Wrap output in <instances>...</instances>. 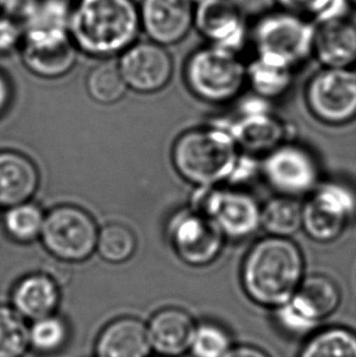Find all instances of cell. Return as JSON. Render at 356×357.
Wrapping results in <instances>:
<instances>
[{
  "label": "cell",
  "instance_id": "6da1fadb",
  "mask_svg": "<svg viewBox=\"0 0 356 357\" xmlns=\"http://www.w3.org/2000/svg\"><path fill=\"white\" fill-rule=\"evenodd\" d=\"M305 278L303 251L290 238L267 236L253 244L241 266V284L254 304L277 309Z\"/></svg>",
  "mask_w": 356,
  "mask_h": 357
},
{
  "label": "cell",
  "instance_id": "7a4b0ae2",
  "mask_svg": "<svg viewBox=\"0 0 356 357\" xmlns=\"http://www.w3.org/2000/svg\"><path fill=\"white\" fill-rule=\"evenodd\" d=\"M140 31L135 0H73L68 34L77 50L110 59L135 43Z\"/></svg>",
  "mask_w": 356,
  "mask_h": 357
},
{
  "label": "cell",
  "instance_id": "3957f363",
  "mask_svg": "<svg viewBox=\"0 0 356 357\" xmlns=\"http://www.w3.org/2000/svg\"><path fill=\"white\" fill-rule=\"evenodd\" d=\"M239 156L232 135L216 123L184 132L171 151L175 169L195 188L228 183Z\"/></svg>",
  "mask_w": 356,
  "mask_h": 357
},
{
  "label": "cell",
  "instance_id": "277c9868",
  "mask_svg": "<svg viewBox=\"0 0 356 357\" xmlns=\"http://www.w3.org/2000/svg\"><path fill=\"white\" fill-rule=\"evenodd\" d=\"M316 24L284 10L261 15L251 29L256 58L293 71L313 55Z\"/></svg>",
  "mask_w": 356,
  "mask_h": 357
},
{
  "label": "cell",
  "instance_id": "5b68a950",
  "mask_svg": "<svg viewBox=\"0 0 356 357\" xmlns=\"http://www.w3.org/2000/svg\"><path fill=\"white\" fill-rule=\"evenodd\" d=\"M184 79L189 91L202 102L226 104L246 86V65L238 54L209 44L188 58Z\"/></svg>",
  "mask_w": 356,
  "mask_h": 357
},
{
  "label": "cell",
  "instance_id": "8992f818",
  "mask_svg": "<svg viewBox=\"0 0 356 357\" xmlns=\"http://www.w3.org/2000/svg\"><path fill=\"white\" fill-rule=\"evenodd\" d=\"M191 208L212 220L226 239L242 241L261 228V205L242 189L197 188Z\"/></svg>",
  "mask_w": 356,
  "mask_h": 357
},
{
  "label": "cell",
  "instance_id": "52a82bcc",
  "mask_svg": "<svg viewBox=\"0 0 356 357\" xmlns=\"http://www.w3.org/2000/svg\"><path fill=\"white\" fill-rule=\"evenodd\" d=\"M99 229L94 218L75 205H60L45 213L40 241L45 250L64 262H83L96 249Z\"/></svg>",
  "mask_w": 356,
  "mask_h": 357
},
{
  "label": "cell",
  "instance_id": "ba28073f",
  "mask_svg": "<svg viewBox=\"0 0 356 357\" xmlns=\"http://www.w3.org/2000/svg\"><path fill=\"white\" fill-rule=\"evenodd\" d=\"M356 218V190L343 181L318 184L303 204V229L318 243H331L342 236Z\"/></svg>",
  "mask_w": 356,
  "mask_h": 357
},
{
  "label": "cell",
  "instance_id": "9c48e42d",
  "mask_svg": "<svg viewBox=\"0 0 356 357\" xmlns=\"http://www.w3.org/2000/svg\"><path fill=\"white\" fill-rule=\"evenodd\" d=\"M260 174L279 195L290 198L310 195L321 183L320 165L313 153L288 140L264 155Z\"/></svg>",
  "mask_w": 356,
  "mask_h": 357
},
{
  "label": "cell",
  "instance_id": "30bf717a",
  "mask_svg": "<svg viewBox=\"0 0 356 357\" xmlns=\"http://www.w3.org/2000/svg\"><path fill=\"white\" fill-rule=\"evenodd\" d=\"M166 237L179 260L192 267L214 264L226 241L212 220L191 208L178 210L169 218Z\"/></svg>",
  "mask_w": 356,
  "mask_h": 357
},
{
  "label": "cell",
  "instance_id": "8fae6325",
  "mask_svg": "<svg viewBox=\"0 0 356 357\" xmlns=\"http://www.w3.org/2000/svg\"><path fill=\"white\" fill-rule=\"evenodd\" d=\"M309 110L326 125L342 126L356 120V71L323 68L305 89Z\"/></svg>",
  "mask_w": 356,
  "mask_h": 357
},
{
  "label": "cell",
  "instance_id": "7c38bea8",
  "mask_svg": "<svg viewBox=\"0 0 356 357\" xmlns=\"http://www.w3.org/2000/svg\"><path fill=\"white\" fill-rule=\"evenodd\" d=\"M117 65L127 88L140 94L163 91L174 75L169 52L151 40L135 42L121 54Z\"/></svg>",
  "mask_w": 356,
  "mask_h": 357
},
{
  "label": "cell",
  "instance_id": "4fadbf2b",
  "mask_svg": "<svg viewBox=\"0 0 356 357\" xmlns=\"http://www.w3.org/2000/svg\"><path fill=\"white\" fill-rule=\"evenodd\" d=\"M194 29L212 45L238 54L246 44V20L233 0H202L195 4Z\"/></svg>",
  "mask_w": 356,
  "mask_h": 357
},
{
  "label": "cell",
  "instance_id": "5bb4252c",
  "mask_svg": "<svg viewBox=\"0 0 356 357\" xmlns=\"http://www.w3.org/2000/svg\"><path fill=\"white\" fill-rule=\"evenodd\" d=\"M140 29L163 47L182 42L194 29L193 0H140Z\"/></svg>",
  "mask_w": 356,
  "mask_h": 357
},
{
  "label": "cell",
  "instance_id": "9a60e30c",
  "mask_svg": "<svg viewBox=\"0 0 356 357\" xmlns=\"http://www.w3.org/2000/svg\"><path fill=\"white\" fill-rule=\"evenodd\" d=\"M215 123L228 130L239 150L253 156L266 155L287 142V127L271 112L239 115L236 120Z\"/></svg>",
  "mask_w": 356,
  "mask_h": 357
},
{
  "label": "cell",
  "instance_id": "2e32d148",
  "mask_svg": "<svg viewBox=\"0 0 356 357\" xmlns=\"http://www.w3.org/2000/svg\"><path fill=\"white\" fill-rule=\"evenodd\" d=\"M313 55L326 68H352L356 65V24L348 16L318 22Z\"/></svg>",
  "mask_w": 356,
  "mask_h": 357
},
{
  "label": "cell",
  "instance_id": "e0dca14e",
  "mask_svg": "<svg viewBox=\"0 0 356 357\" xmlns=\"http://www.w3.org/2000/svg\"><path fill=\"white\" fill-rule=\"evenodd\" d=\"M147 326L155 353L159 356L178 357L189 351L197 322L186 310L166 307L158 311Z\"/></svg>",
  "mask_w": 356,
  "mask_h": 357
},
{
  "label": "cell",
  "instance_id": "ac0fdd59",
  "mask_svg": "<svg viewBox=\"0 0 356 357\" xmlns=\"http://www.w3.org/2000/svg\"><path fill=\"white\" fill-rule=\"evenodd\" d=\"M39 182L38 167L29 156L13 150L0 151V208L31 202Z\"/></svg>",
  "mask_w": 356,
  "mask_h": 357
},
{
  "label": "cell",
  "instance_id": "d6986e66",
  "mask_svg": "<svg viewBox=\"0 0 356 357\" xmlns=\"http://www.w3.org/2000/svg\"><path fill=\"white\" fill-rule=\"evenodd\" d=\"M148 326L135 317L115 319L96 339V357H149Z\"/></svg>",
  "mask_w": 356,
  "mask_h": 357
},
{
  "label": "cell",
  "instance_id": "ffe728a7",
  "mask_svg": "<svg viewBox=\"0 0 356 357\" xmlns=\"http://www.w3.org/2000/svg\"><path fill=\"white\" fill-rule=\"evenodd\" d=\"M11 304L24 319L34 322L53 316L60 304L58 283L44 273L26 275L15 285Z\"/></svg>",
  "mask_w": 356,
  "mask_h": 357
},
{
  "label": "cell",
  "instance_id": "44dd1931",
  "mask_svg": "<svg viewBox=\"0 0 356 357\" xmlns=\"http://www.w3.org/2000/svg\"><path fill=\"white\" fill-rule=\"evenodd\" d=\"M71 3L68 0H40L34 14L22 26L24 43L36 45L58 44L70 39Z\"/></svg>",
  "mask_w": 356,
  "mask_h": 357
},
{
  "label": "cell",
  "instance_id": "7402d4cb",
  "mask_svg": "<svg viewBox=\"0 0 356 357\" xmlns=\"http://www.w3.org/2000/svg\"><path fill=\"white\" fill-rule=\"evenodd\" d=\"M290 300L309 317L321 324L337 311L342 301V293L331 277L315 273L305 275Z\"/></svg>",
  "mask_w": 356,
  "mask_h": 357
},
{
  "label": "cell",
  "instance_id": "603a6c76",
  "mask_svg": "<svg viewBox=\"0 0 356 357\" xmlns=\"http://www.w3.org/2000/svg\"><path fill=\"white\" fill-rule=\"evenodd\" d=\"M77 52L71 39L50 45L24 42L21 56L29 73L45 79H55L73 70L77 60Z\"/></svg>",
  "mask_w": 356,
  "mask_h": 357
},
{
  "label": "cell",
  "instance_id": "cb8c5ba5",
  "mask_svg": "<svg viewBox=\"0 0 356 357\" xmlns=\"http://www.w3.org/2000/svg\"><path fill=\"white\" fill-rule=\"evenodd\" d=\"M261 228L272 237H292L303 229V204L285 195L269 199L261 206Z\"/></svg>",
  "mask_w": 356,
  "mask_h": 357
},
{
  "label": "cell",
  "instance_id": "d4e9b609",
  "mask_svg": "<svg viewBox=\"0 0 356 357\" xmlns=\"http://www.w3.org/2000/svg\"><path fill=\"white\" fill-rule=\"evenodd\" d=\"M299 357H356V332L344 326L320 328L305 339Z\"/></svg>",
  "mask_w": 356,
  "mask_h": 357
},
{
  "label": "cell",
  "instance_id": "484cf974",
  "mask_svg": "<svg viewBox=\"0 0 356 357\" xmlns=\"http://www.w3.org/2000/svg\"><path fill=\"white\" fill-rule=\"evenodd\" d=\"M293 83V71L256 58L246 66V84L258 97L274 100L283 97Z\"/></svg>",
  "mask_w": 356,
  "mask_h": 357
},
{
  "label": "cell",
  "instance_id": "4316f807",
  "mask_svg": "<svg viewBox=\"0 0 356 357\" xmlns=\"http://www.w3.org/2000/svg\"><path fill=\"white\" fill-rule=\"evenodd\" d=\"M89 97L103 105L120 102L127 91V84L122 77L117 63L103 61L91 68L86 79Z\"/></svg>",
  "mask_w": 356,
  "mask_h": 357
},
{
  "label": "cell",
  "instance_id": "83f0119b",
  "mask_svg": "<svg viewBox=\"0 0 356 357\" xmlns=\"http://www.w3.org/2000/svg\"><path fill=\"white\" fill-rule=\"evenodd\" d=\"M45 213L37 204H20L5 211L3 226L13 241L29 244L40 238Z\"/></svg>",
  "mask_w": 356,
  "mask_h": 357
},
{
  "label": "cell",
  "instance_id": "f1b7e54d",
  "mask_svg": "<svg viewBox=\"0 0 356 357\" xmlns=\"http://www.w3.org/2000/svg\"><path fill=\"white\" fill-rule=\"evenodd\" d=\"M137 250V238L130 227L109 223L99 229L96 251L103 260L120 265L130 260Z\"/></svg>",
  "mask_w": 356,
  "mask_h": 357
},
{
  "label": "cell",
  "instance_id": "f546056e",
  "mask_svg": "<svg viewBox=\"0 0 356 357\" xmlns=\"http://www.w3.org/2000/svg\"><path fill=\"white\" fill-rule=\"evenodd\" d=\"M29 348V327L13 307L0 305V357H22Z\"/></svg>",
  "mask_w": 356,
  "mask_h": 357
},
{
  "label": "cell",
  "instance_id": "4dcf8cb0",
  "mask_svg": "<svg viewBox=\"0 0 356 357\" xmlns=\"http://www.w3.org/2000/svg\"><path fill=\"white\" fill-rule=\"evenodd\" d=\"M236 344L230 331L212 321L197 324L189 351L193 357H226Z\"/></svg>",
  "mask_w": 356,
  "mask_h": 357
},
{
  "label": "cell",
  "instance_id": "1f68e13d",
  "mask_svg": "<svg viewBox=\"0 0 356 357\" xmlns=\"http://www.w3.org/2000/svg\"><path fill=\"white\" fill-rule=\"evenodd\" d=\"M68 324L53 314L29 327V347L40 354L58 353L68 343Z\"/></svg>",
  "mask_w": 356,
  "mask_h": 357
},
{
  "label": "cell",
  "instance_id": "d6a6232c",
  "mask_svg": "<svg viewBox=\"0 0 356 357\" xmlns=\"http://www.w3.org/2000/svg\"><path fill=\"white\" fill-rule=\"evenodd\" d=\"M279 8L292 14L302 16L311 22L347 16V0H274Z\"/></svg>",
  "mask_w": 356,
  "mask_h": 357
},
{
  "label": "cell",
  "instance_id": "836d02e7",
  "mask_svg": "<svg viewBox=\"0 0 356 357\" xmlns=\"http://www.w3.org/2000/svg\"><path fill=\"white\" fill-rule=\"evenodd\" d=\"M274 321L282 333L294 339H308L321 326L299 309L292 300L274 310Z\"/></svg>",
  "mask_w": 356,
  "mask_h": 357
},
{
  "label": "cell",
  "instance_id": "e575fe53",
  "mask_svg": "<svg viewBox=\"0 0 356 357\" xmlns=\"http://www.w3.org/2000/svg\"><path fill=\"white\" fill-rule=\"evenodd\" d=\"M24 40L22 26L17 21L0 15V56L11 53Z\"/></svg>",
  "mask_w": 356,
  "mask_h": 357
},
{
  "label": "cell",
  "instance_id": "d590c367",
  "mask_svg": "<svg viewBox=\"0 0 356 357\" xmlns=\"http://www.w3.org/2000/svg\"><path fill=\"white\" fill-rule=\"evenodd\" d=\"M39 1L40 0H3L0 11L5 16L22 24L31 15L34 14Z\"/></svg>",
  "mask_w": 356,
  "mask_h": 357
},
{
  "label": "cell",
  "instance_id": "8d00e7d4",
  "mask_svg": "<svg viewBox=\"0 0 356 357\" xmlns=\"http://www.w3.org/2000/svg\"><path fill=\"white\" fill-rule=\"evenodd\" d=\"M258 172H260V161H258L255 156L244 153L239 156L236 169L233 171L228 183H243L253 178Z\"/></svg>",
  "mask_w": 356,
  "mask_h": 357
},
{
  "label": "cell",
  "instance_id": "74e56055",
  "mask_svg": "<svg viewBox=\"0 0 356 357\" xmlns=\"http://www.w3.org/2000/svg\"><path fill=\"white\" fill-rule=\"evenodd\" d=\"M226 357H271L264 349L251 345V344H241L235 345Z\"/></svg>",
  "mask_w": 356,
  "mask_h": 357
},
{
  "label": "cell",
  "instance_id": "f35d334b",
  "mask_svg": "<svg viewBox=\"0 0 356 357\" xmlns=\"http://www.w3.org/2000/svg\"><path fill=\"white\" fill-rule=\"evenodd\" d=\"M13 99V87L8 77L0 71V116L9 109Z\"/></svg>",
  "mask_w": 356,
  "mask_h": 357
},
{
  "label": "cell",
  "instance_id": "ab89813d",
  "mask_svg": "<svg viewBox=\"0 0 356 357\" xmlns=\"http://www.w3.org/2000/svg\"><path fill=\"white\" fill-rule=\"evenodd\" d=\"M347 1L349 6H352V8H355L356 9V0H347Z\"/></svg>",
  "mask_w": 356,
  "mask_h": 357
},
{
  "label": "cell",
  "instance_id": "60d3db41",
  "mask_svg": "<svg viewBox=\"0 0 356 357\" xmlns=\"http://www.w3.org/2000/svg\"><path fill=\"white\" fill-rule=\"evenodd\" d=\"M193 1H194V4H198V3H200L202 0H193Z\"/></svg>",
  "mask_w": 356,
  "mask_h": 357
},
{
  "label": "cell",
  "instance_id": "b9f144b4",
  "mask_svg": "<svg viewBox=\"0 0 356 357\" xmlns=\"http://www.w3.org/2000/svg\"><path fill=\"white\" fill-rule=\"evenodd\" d=\"M1 4H3V0H0V10H1Z\"/></svg>",
  "mask_w": 356,
  "mask_h": 357
},
{
  "label": "cell",
  "instance_id": "7bdbcfd3",
  "mask_svg": "<svg viewBox=\"0 0 356 357\" xmlns=\"http://www.w3.org/2000/svg\"><path fill=\"white\" fill-rule=\"evenodd\" d=\"M155 357H166V356H155Z\"/></svg>",
  "mask_w": 356,
  "mask_h": 357
}]
</instances>
